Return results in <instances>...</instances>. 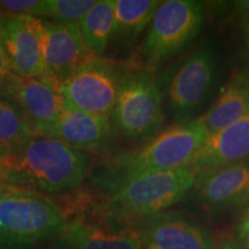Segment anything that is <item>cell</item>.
Instances as JSON below:
<instances>
[{"instance_id": "19", "label": "cell", "mask_w": 249, "mask_h": 249, "mask_svg": "<svg viewBox=\"0 0 249 249\" xmlns=\"http://www.w3.org/2000/svg\"><path fill=\"white\" fill-rule=\"evenodd\" d=\"M160 1L156 0H116V30L121 42L129 44L150 26Z\"/></svg>"}, {"instance_id": "18", "label": "cell", "mask_w": 249, "mask_h": 249, "mask_svg": "<svg viewBox=\"0 0 249 249\" xmlns=\"http://www.w3.org/2000/svg\"><path fill=\"white\" fill-rule=\"evenodd\" d=\"M116 0H99L79 24L88 51L99 58L107 48L116 30Z\"/></svg>"}, {"instance_id": "14", "label": "cell", "mask_w": 249, "mask_h": 249, "mask_svg": "<svg viewBox=\"0 0 249 249\" xmlns=\"http://www.w3.org/2000/svg\"><path fill=\"white\" fill-rule=\"evenodd\" d=\"M95 58L81 36L79 26L44 21L43 60L45 77L60 83Z\"/></svg>"}, {"instance_id": "16", "label": "cell", "mask_w": 249, "mask_h": 249, "mask_svg": "<svg viewBox=\"0 0 249 249\" xmlns=\"http://www.w3.org/2000/svg\"><path fill=\"white\" fill-rule=\"evenodd\" d=\"M249 113V70H239L222 89L211 107L198 118L208 136L219 132Z\"/></svg>"}, {"instance_id": "25", "label": "cell", "mask_w": 249, "mask_h": 249, "mask_svg": "<svg viewBox=\"0 0 249 249\" xmlns=\"http://www.w3.org/2000/svg\"><path fill=\"white\" fill-rule=\"evenodd\" d=\"M242 36V55L249 70V18L240 21Z\"/></svg>"}, {"instance_id": "12", "label": "cell", "mask_w": 249, "mask_h": 249, "mask_svg": "<svg viewBox=\"0 0 249 249\" xmlns=\"http://www.w3.org/2000/svg\"><path fill=\"white\" fill-rule=\"evenodd\" d=\"M142 249H213V236L194 218L165 211L140 225Z\"/></svg>"}, {"instance_id": "26", "label": "cell", "mask_w": 249, "mask_h": 249, "mask_svg": "<svg viewBox=\"0 0 249 249\" xmlns=\"http://www.w3.org/2000/svg\"><path fill=\"white\" fill-rule=\"evenodd\" d=\"M233 14L238 18L239 22L249 18V0L233 2Z\"/></svg>"}, {"instance_id": "27", "label": "cell", "mask_w": 249, "mask_h": 249, "mask_svg": "<svg viewBox=\"0 0 249 249\" xmlns=\"http://www.w3.org/2000/svg\"><path fill=\"white\" fill-rule=\"evenodd\" d=\"M219 249H249V247L238 238H232L231 240L226 241Z\"/></svg>"}, {"instance_id": "24", "label": "cell", "mask_w": 249, "mask_h": 249, "mask_svg": "<svg viewBox=\"0 0 249 249\" xmlns=\"http://www.w3.org/2000/svg\"><path fill=\"white\" fill-rule=\"evenodd\" d=\"M236 238L249 247V207L242 213V216L236 225Z\"/></svg>"}, {"instance_id": "4", "label": "cell", "mask_w": 249, "mask_h": 249, "mask_svg": "<svg viewBox=\"0 0 249 249\" xmlns=\"http://www.w3.org/2000/svg\"><path fill=\"white\" fill-rule=\"evenodd\" d=\"M66 225L64 211L39 193L9 186L0 194V246L5 249L54 240Z\"/></svg>"}, {"instance_id": "2", "label": "cell", "mask_w": 249, "mask_h": 249, "mask_svg": "<svg viewBox=\"0 0 249 249\" xmlns=\"http://www.w3.org/2000/svg\"><path fill=\"white\" fill-rule=\"evenodd\" d=\"M208 139L200 120L178 123L156 134L147 144L118 156L99 172L97 185L108 193L121 182L142 174L188 166Z\"/></svg>"}, {"instance_id": "10", "label": "cell", "mask_w": 249, "mask_h": 249, "mask_svg": "<svg viewBox=\"0 0 249 249\" xmlns=\"http://www.w3.org/2000/svg\"><path fill=\"white\" fill-rule=\"evenodd\" d=\"M6 85L34 133L49 138L66 107L59 83L45 76L14 75Z\"/></svg>"}, {"instance_id": "21", "label": "cell", "mask_w": 249, "mask_h": 249, "mask_svg": "<svg viewBox=\"0 0 249 249\" xmlns=\"http://www.w3.org/2000/svg\"><path fill=\"white\" fill-rule=\"evenodd\" d=\"M96 2L95 0H45L42 18L79 26Z\"/></svg>"}, {"instance_id": "11", "label": "cell", "mask_w": 249, "mask_h": 249, "mask_svg": "<svg viewBox=\"0 0 249 249\" xmlns=\"http://www.w3.org/2000/svg\"><path fill=\"white\" fill-rule=\"evenodd\" d=\"M53 249H142L140 229L124 226L104 214L75 218L58 238Z\"/></svg>"}, {"instance_id": "23", "label": "cell", "mask_w": 249, "mask_h": 249, "mask_svg": "<svg viewBox=\"0 0 249 249\" xmlns=\"http://www.w3.org/2000/svg\"><path fill=\"white\" fill-rule=\"evenodd\" d=\"M13 76L14 73L12 71L8 57L6 54L4 44H2L1 35H0V85H6Z\"/></svg>"}, {"instance_id": "22", "label": "cell", "mask_w": 249, "mask_h": 249, "mask_svg": "<svg viewBox=\"0 0 249 249\" xmlns=\"http://www.w3.org/2000/svg\"><path fill=\"white\" fill-rule=\"evenodd\" d=\"M45 0H0L1 15H29L42 18Z\"/></svg>"}, {"instance_id": "29", "label": "cell", "mask_w": 249, "mask_h": 249, "mask_svg": "<svg viewBox=\"0 0 249 249\" xmlns=\"http://www.w3.org/2000/svg\"><path fill=\"white\" fill-rule=\"evenodd\" d=\"M6 151H7V150H2V149H0V163H1V160L4 158Z\"/></svg>"}, {"instance_id": "3", "label": "cell", "mask_w": 249, "mask_h": 249, "mask_svg": "<svg viewBox=\"0 0 249 249\" xmlns=\"http://www.w3.org/2000/svg\"><path fill=\"white\" fill-rule=\"evenodd\" d=\"M191 166L142 174L121 182L107 193L99 209L121 225L138 227L149 218L173 207L194 186Z\"/></svg>"}, {"instance_id": "13", "label": "cell", "mask_w": 249, "mask_h": 249, "mask_svg": "<svg viewBox=\"0 0 249 249\" xmlns=\"http://www.w3.org/2000/svg\"><path fill=\"white\" fill-rule=\"evenodd\" d=\"M195 194L211 213L233 209L249 201V160L195 173Z\"/></svg>"}, {"instance_id": "5", "label": "cell", "mask_w": 249, "mask_h": 249, "mask_svg": "<svg viewBox=\"0 0 249 249\" xmlns=\"http://www.w3.org/2000/svg\"><path fill=\"white\" fill-rule=\"evenodd\" d=\"M112 119L124 136L133 140L154 138L164 121L163 98L154 73L147 68L121 75Z\"/></svg>"}, {"instance_id": "8", "label": "cell", "mask_w": 249, "mask_h": 249, "mask_svg": "<svg viewBox=\"0 0 249 249\" xmlns=\"http://www.w3.org/2000/svg\"><path fill=\"white\" fill-rule=\"evenodd\" d=\"M121 75L110 61L92 58L59 83L67 107L108 117L116 105Z\"/></svg>"}, {"instance_id": "20", "label": "cell", "mask_w": 249, "mask_h": 249, "mask_svg": "<svg viewBox=\"0 0 249 249\" xmlns=\"http://www.w3.org/2000/svg\"><path fill=\"white\" fill-rule=\"evenodd\" d=\"M35 135L23 113L13 104L0 99V149L9 150Z\"/></svg>"}, {"instance_id": "9", "label": "cell", "mask_w": 249, "mask_h": 249, "mask_svg": "<svg viewBox=\"0 0 249 249\" xmlns=\"http://www.w3.org/2000/svg\"><path fill=\"white\" fill-rule=\"evenodd\" d=\"M44 20L29 15H0V35L14 75L44 77Z\"/></svg>"}, {"instance_id": "1", "label": "cell", "mask_w": 249, "mask_h": 249, "mask_svg": "<svg viewBox=\"0 0 249 249\" xmlns=\"http://www.w3.org/2000/svg\"><path fill=\"white\" fill-rule=\"evenodd\" d=\"M88 166V158L79 150L35 134L6 151L0 163V179L13 187L55 194L76 188Z\"/></svg>"}, {"instance_id": "7", "label": "cell", "mask_w": 249, "mask_h": 249, "mask_svg": "<svg viewBox=\"0 0 249 249\" xmlns=\"http://www.w3.org/2000/svg\"><path fill=\"white\" fill-rule=\"evenodd\" d=\"M217 73V54L210 43H202L177 66L166 87L167 104L176 124L194 120L203 110Z\"/></svg>"}, {"instance_id": "30", "label": "cell", "mask_w": 249, "mask_h": 249, "mask_svg": "<svg viewBox=\"0 0 249 249\" xmlns=\"http://www.w3.org/2000/svg\"><path fill=\"white\" fill-rule=\"evenodd\" d=\"M0 249H5L4 247H1V246H0Z\"/></svg>"}, {"instance_id": "15", "label": "cell", "mask_w": 249, "mask_h": 249, "mask_svg": "<svg viewBox=\"0 0 249 249\" xmlns=\"http://www.w3.org/2000/svg\"><path fill=\"white\" fill-rule=\"evenodd\" d=\"M249 160V113L208 136L189 164L195 173Z\"/></svg>"}, {"instance_id": "17", "label": "cell", "mask_w": 249, "mask_h": 249, "mask_svg": "<svg viewBox=\"0 0 249 249\" xmlns=\"http://www.w3.org/2000/svg\"><path fill=\"white\" fill-rule=\"evenodd\" d=\"M110 129V117L96 116L66 107L49 138L76 150L95 149L107 141Z\"/></svg>"}, {"instance_id": "6", "label": "cell", "mask_w": 249, "mask_h": 249, "mask_svg": "<svg viewBox=\"0 0 249 249\" xmlns=\"http://www.w3.org/2000/svg\"><path fill=\"white\" fill-rule=\"evenodd\" d=\"M203 18L204 6L200 1H160L143 43L148 65L158 66L179 54L198 35Z\"/></svg>"}, {"instance_id": "28", "label": "cell", "mask_w": 249, "mask_h": 249, "mask_svg": "<svg viewBox=\"0 0 249 249\" xmlns=\"http://www.w3.org/2000/svg\"><path fill=\"white\" fill-rule=\"evenodd\" d=\"M9 186H11V185H6V183L0 181V194H1V193L4 191H6V189H7Z\"/></svg>"}]
</instances>
